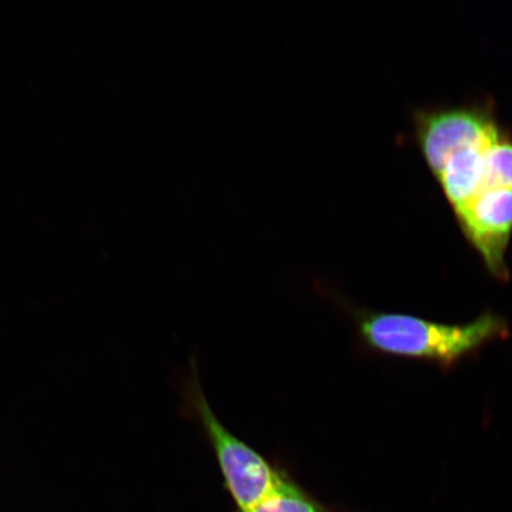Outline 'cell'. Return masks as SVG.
Masks as SVG:
<instances>
[{"instance_id": "cell-1", "label": "cell", "mask_w": 512, "mask_h": 512, "mask_svg": "<svg viewBox=\"0 0 512 512\" xmlns=\"http://www.w3.org/2000/svg\"><path fill=\"white\" fill-rule=\"evenodd\" d=\"M361 341L377 354L431 363L451 371L488 345L510 337L508 320L494 312L466 324H446L405 313L354 311Z\"/></svg>"}, {"instance_id": "cell-2", "label": "cell", "mask_w": 512, "mask_h": 512, "mask_svg": "<svg viewBox=\"0 0 512 512\" xmlns=\"http://www.w3.org/2000/svg\"><path fill=\"white\" fill-rule=\"evenodd\" d=\"M188 401L213 447L235 503L242 512L253 510L275 488L283 473L222 424L211 409L196 373L188 386Z\"/></svg>"}, {"instance_id": "cell-3", "label": "cell", "mask_w": 512, "mask_h": 512, "mask_svg": "<svg viewBox=\"0 0 512 512\" xmlns=\"http://www.w3.org/2000/svg\"><path fill=\"white\" fill-rule=\"evenodd\" d=\"M499 126L494 106L488 104L425 108L414 113L416 143L432 174L451 153L478 142Z\"/></svg>"}, {"instance_id": "cell-4", "label": "cell", "mask_w": 512, "mask_h": 512, "mask_svg": "<svg viewBox=\"0 0 512 512\" xmlns=\"http://www.w3.org/2000/svg\"><path fill=\"white\" fill-rule=\"evenodd\" d=\"M465 240L499 283H508L507 252L512 238V189H495L454 214Z\"/></svg>"}, {"instance_id": "cell-5", "label": "cell", "mask_w": 512, "mask_h": 512, "mask_svg": "<svg viewBox=\"0 0 512 512\" xmlns=\"http://www.w3.org/2000/svg\"><path fill=\"white\" fill-rule=\"evenodd\" d=\"M249 512H319V510L317 505L283 473L270 494Z\"/></svg>"}]
</instances>
